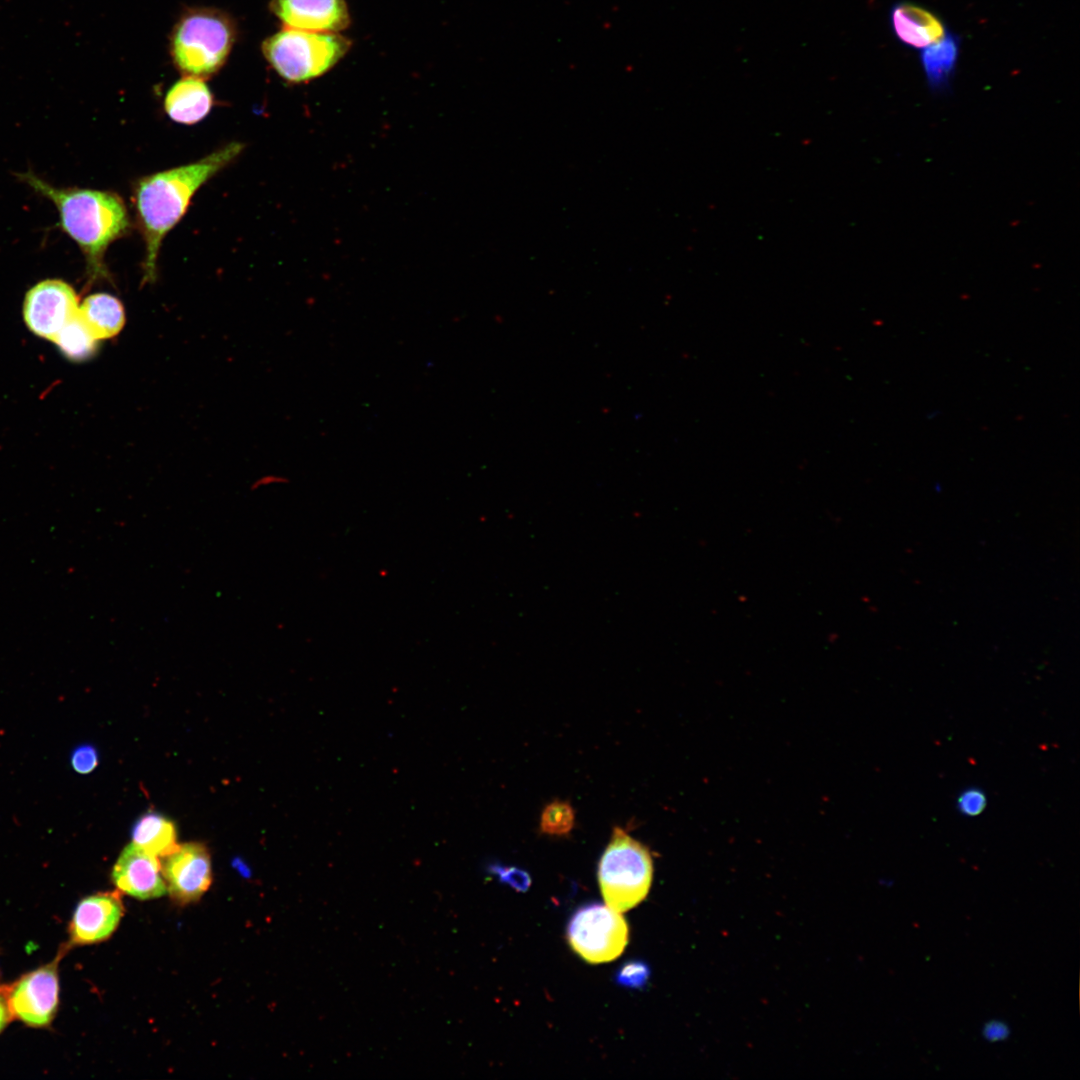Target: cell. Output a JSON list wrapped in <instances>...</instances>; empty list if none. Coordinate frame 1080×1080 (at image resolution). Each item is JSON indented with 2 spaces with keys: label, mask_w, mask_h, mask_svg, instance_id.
Wrapping results in <instances>:
<instances>
[{
  "label": "cell",
  "mask_w": 1080,
  "mask_h": 1080,
  "mask_svg": "<svg viewBox=\"0 0 1080 1080\" xmlns=\"http://www.w3.org/2000/svg\"><path fill=\"white\" fill-rule=\"evenodd\" d=\"M652 879L649 849L625 830L614 827L598 866L599 886L606 905L618 912L634 908L646 898Z\"/></svg>",
  "instance_id": "5"
},
{
  "label": "cell",
  "mask_w": 1080,
  "mask_h": 1080,
  "mask_svg": "<svg viewBox=\"0 0 1080 1080\" xmlns=\"http://www.w3.org/2000/svg\"><path fill=\"white\" fill-rule=\"evenodd\" d=\"M162 873L167 891L178 904L195 902L205 894L212 883L211 858L202 843L179 844L166 856Z\"/></svg>",
  "instance_id": "9"
},
{
  "label": "cell",
  "mask_w": 1080,
  "mask_h": 1080,
  "mask_svg": "<svg viewBox=\"0 0 1080 1080\" xmlns=\"http://www.w3.org/2000/svg\"><path fill=\"white\" fill-rule=\"evenodd\" d=\"M70 762L77 773H91L98 765V752L93 745H79L72 751Z\"/></svg>",
  "instance_id": "22"
},
{
  "label": "cell",
  "mask_w": 1080,
  "mask_h": 1080,
  "mask_svg": "<svg viewBox=\"0 0 1080 1080\" xmlns=\"http://www.w3.org/2000/svg\"><path fill=\"white\" fill-rule=\"evenodd\" d=\"M132 840L134 844L157 857H166L179 846L175 824L155 812L146 813L136 821L132 829Z\"/></svg>",
  "instance_id": "17"
},
{
  "label": "cell",
  "mask_w": 1080,
  "mask_h": 1080,
  "mask_svg": "<svg viewBox=\"0 0 1080 1080\" xmlns=\"http://www.w3.org/2000/svg\"><path fill=\"white\" fill-rule=\"evenodd\" d=\"M575 824V811L567 801L554 800L547 804L540 817V831L552 836H567Z\"/></svg>",
  "instance_id": "19"
},
{
  "label": "cell",
  "mask_w": 1080,
  "mask_h": 1080,
  "mask_svg": "<svg viewBox=\"0 0 1080 1080\" xmlns=\"http://www.w3.org/2000/svg\"><path fill=\"white\" fill-rule=\"evenodd\" d=\"M1010 1035V1027L1007 1023L993 1019L986 1022L982 1028V1036L988 1042H1000L1006 1040Z\"/></svg>",
  "instance_id": "24"
},
{
  "label": "cell",
  "mask_w": 1080,
  "mask_h": 1080,
  "mask_svg": "<svg viewBox=\"0 0 1080 1080\" xmlns=\"http://www.w3.org/2000/svg\"><path fill=\"white\" fill-rule=\"evenodd\" d=\"M78 315L97 340L116 336L126 320L122 302L104 292L87 296L79 306Z\"/></svg>",
  "instance_id": "16"
},
{
  "label": "cell",
  "mask_w": 1080,
  "mask_h": 1080,
  "mask_svg": "<svg viewBox=\"0 0 1080 1080\" xmlns=\"http://www.w3.org/2000/svg\"><path fill=\"white\" fill-rule=\"evenodd\" d=\"M64 947L51 962L2 988L11 1017L32 1028H46L59 1006V962Z\"/></svg>",
  "instance_id": "7"
},
{
  "label": "cell",
  "mask_w": 1080,
  "mask_h": 1080,
  "mask_svg": "<svg viewBox=\"0 0 1080 1080\" xmlns=\"http://www.w3.org/2000/svg\"><path fill=\"white\" fill-rule=\"evenodd\" d=\"M231 142L205 157L137 180L133 201L145 244L143 283L157 275V258L165 235L185 214L196 191L242 152Z\"/></svg>",
  "instance_id": "1"
},
{
  "label": "cell",
  "mask_w": 1080,
  "mask_h": 1080,
  "mask_svg": "<svg viewBox=\"0 0 1080 1080\" xmlns=\"http://www.w3.org/2000/svg\"><path fill=\"white\" fill-rule=\"evenodd\" d=\"M236 38L235 22L225 12L213 8L189 9L172 29L170 55L184 75L204 79L223 67Z\"/></svg>",
  "instance_id": "3"
},
{
  "label": "cell",
  "mask_w": 1080,
  "mask_h": 1080,
  "mask_svg": "<svg viewBox=\"0 0 1080 1080\" xmlns=\"http://www.w3.org/2000/svg\"><path fill=\"white\" fill-rule=\"evenodd\" d=\"M628 935V925L620 912L603 904L578 909L567 929L572 949L593 964L618 958L628 943Z\"/></svg>",
  "instance_id": "6"
},
{
  "label": "cell",
  "mask_w": 1080,
  "mask_h": 1080,
  "mask_svg": "<svg viewBox=\"0 0 1080 1080\" xmlns=\"http://www.w3.org/2000/svg\"><path fill=\"white\" fill-rule=\"evenodd\" d=\"M958 808L966 816H977L985 809L986 796L978 789H968L958 798Z\"/></svg>",
  "instance_id": "23"
},
{
  "label": "cell",
  "mask_w": 1080,
  "mask_h": 1080,
  "mask_svg": "<svg viewBox=\"0 0 1080 1080\" xmlns=\"http://www.w3.org/2000/svg\"><path fill=\"white\" fill-rule=\"evenodd\" d=\"M74 288L60 279H46L31 287L24 299L23 316L35 335L54 341L62 328L78 314Z\"/></svg>",
  "instance_id": "8"
},
{
  "label": "cell",
  "mask_w": 1080,
  "mask_h": 1080,
  "mask_svg": "<svg viewBox=\"0 0 1080 1080\" xmlns=\"http://www.w3.org/2000/svg\"><path fill=\"white\" fill-rule=\"evenodd\" d=\"M959 53L960 38L948 31L936 43L921 49V67L932 92L942 93L949 89Z\"/></svg>",
  "instance_id": "15"
},
{
  "label": "cell",
  "mask_w": 1080,
  "mask_h": 1080,
  "mask_svg": "<svg viewBox=\"0 0 1080 1080\" xmlns=\"http://www.w3.org/2000/svg\"><path fill=\"white\" fill-rule=\"evenodd\" d=\"M54 342L68 359L83 361L96 352L98 340L77 314L62 328Z\"/></svg>",
  "instance_id": "18"
},
{
  "label": "cell",
  "mask_w": 1080,
  "mask_h": 1080,
  "mask_svg": "<svg viewBox=\"0 0 1080 1080\" xmlns=\"http://www.w3.org/2000/svg\"><path fill=\"white\" fill-rule=\"evenodd\" d=\"M12 1019L2 988H0V1033Z\"/></svg>",
  "instance_id": "25"
},
{
  "label": "cell",
  "mask_w": 1080,
  "mask_h": 1080,
  "mask_svg": "<svg viewBox=\"0 0 1080 1080\" xmlns=\"http://www.w3.org/2000/svg\"><path fill=\"white\" fill-rule=\"evenodd\" d=\"M112 882L120 892L140 900L159 898L167 892L158 857L133 842L116 860Z\"/></svg>",
  "instance_id": "11"
},
{
  "label": "cell",
  "mask_w": 1080,
  "mask_h": 1080,
  "mask_svg": "<svg viewBox=\"0 0 1080 1080\" xmlns=\"http://www.w3.org/2000/svg\"><path fill=\"white\" fill-rule=\"evenodd\" d=\"M890 23L896 38L915 49L936 43L947 33L944 23L934 13L909 2H900L892 7Z\"/></svg>",
  "instance_id": "13"
},
{
  "label": "cell",
  "mask_w": 1080,
  "mask_h": 1080,
  "mask_svg": "<svg viewBox=\"0 0 1080 1080\" xmlns=\"http://www.w3.org/2000/svg\"><path fill=\"white\" fill-rule=\"evenodd\" d=\"M649 975L650 971L645 963L631 961L623 965L617 972L616 981L626 987L640 988L646 984Z\"/></svg>",
  "instance_id": "20"
},
{
  "label": "cell",
  "mask_w": 1080,
  "mask_h": 1080,
  "mask_svg": "<svg viewBox=\"0 0 1080 1080\" xmlns=\"http://www.w3.org/2000/svg\"><path fill=\"white\" fill-rule=\"evenodd\" d=\"M213 104L212 92L203 79L187 75L170 87L164 99L169 118L186 125L203 120Z\"/></svg>",
  "instance_id": "14"
},
{
  "label": "cell",
  "mask_w": 1080,
  "mask_h": 1080,
  "mask_svg": "<svg viewBox=\"0 0 1080 1080\" xmlns=\"http://www.w3.org/2000/svg\"><path fill=\"white\" fill-rule=\"evenodd\" d=\"M17 177L56 207L59 226L85 257L88 281L110 279L104 260L106 250L127 235L131 227L123 199L110 191L55 187L32 171L18 173Z\"/></svg>",
  "instance_id": "2"
},
{
  "label": "cell",
  "mask_w": 1080,
  "mask_h": 1080,
  "mask_svg": "<svg viewBox=\"0 0 1080 1080\" xmlns=\"http://www.w3.org/2000/svg\"><path fill=\"white\" fill-rule=\"evenodd\" d=\"M270 9L288 28L340 33L350 25L345 0H271Z\"/></svg>",
  "instance_id": "12"
},
{
  "label": "cell",
  "mask_w": 1080,
  "mask_h": 1080,
  "mask_svg": "<svg viewBox=\"0 0 1080 1080\" xmlns=\"http://www.w3.org/2000/svg\"><path fill=\"white\" fill-rule=\"evenodd\" d=\"M340 33L284 27L263 41L262 52L273 70L290 83H304L330 71L349 51Z\"/></svg>",
  "instance_id": "4"
},
{
  "label": "cell",
  "mask_w": 1080,
  "mask_h": 1080,
  "mask_svg": "<svg viewBox=\"0 0 1080 1080\" xmlns=\"http://www.w3.org/2000/svg\"><path fill=\"white\" fill-rule=\"evenodd\" d=\"M488 871L490 874L495 875L501 882L508 884L520 892L526 891L531 883L529 874L516 867L491 864Z\"/></svg>",
  "instance_id": "21"
},
{
  "label": "cell",
  "mask_w": 1080,
  "mask_h": 1080,
  "mask_svg": "<svg viewBox=\"0 0 1080 1080\" xmlns=\"http://www.w3.org/2000/svg\"><path fill=\"white\" fill-rule=\"evenodd\" d=\"M124 906L117 892H100L83 898L76 906L64 946L91 945L107 940L117 929Z\"/></svg>",
  "instance_id": "10"
}]
</instances>
